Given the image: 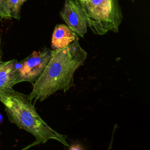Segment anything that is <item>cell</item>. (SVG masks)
Wrapping results in <instances>:
<instances>
[{"label": "cell", "mask_w": 150, "mask_h": 150, "mask_svg": "<svg viewBox=\"0 0 150 150\" xmlns=\"http://www.w3.org/2000/svg\"><path fill=\"white\" fill-rule=\"evenodd\" d=\"M60 13L66 25L77 36L84 38L87 33L88 23L83 8L72 0H65Z\"/></svg>", "instance_id": "cell-5"}, {"label": "cell", "mask_w": 150, "mask_h": 150, "mask_svg": "<svg viewBox=\"0 0 150 150\" xmlns=\"http://www.w3.org/2000/svg\"><path fill=\"white\" fill-rule=\"evenodd\" d=\"M54 50L45 47L33 51L26 59L18 62L16 83L28 81L32 83L40 78L47 65Z\"/></svg>", "instance_id": "cell-4"}, {"label": "cell", "mask_w": 150, "mask_h": 150, "mask_svg": "<svg viewBox=\"0 0 150 150\" xmlns=\"http://www.w3.org/2000/svg\"><path fill=\"white\" fill-rule=\"evenodd\" d=\"M132 1H134V0H132Z\"/></svg>", "instance_id": "cell-14"}, {"label": "cell", "mask_w": 150, "mask_h": 150, "mask_svg": "<svg viewBox=\"0 0 150 150\" xmlns=\"http://www.w3.org/2000/svg\"><path fill=\"white\" fill-rule=\"evenodd\" d=\"M73 1H74L75 3H76L78 5L80 6V0H72Z\"/></svg>", "instance_id": "cell-12"}, {"label": "cell", "mask_w": 150, "mask_h": 150, "mask_svg": "<svg viewBox=\"0 0 150 150\" xmlns=\"http://www.w3.org/2000/svg\"><path fill=\"white\" fill-rule=\"evenodd\" d=\"M0 17L8 19L12 18L8 9L6 0H0Z\"/></svg>", "instance_id": "cell-9"}, {"label": "cell", "mask_w": 150, "mask_h": 150, "mask_svg": "<svg viewBox=\"0 0 150 150\" xmlns=\"http://www.w3.org/2000/svg\"><path fill=\"white\" fill-rule=\"evenodd\" d=\"M1 59V36H0V61Z\"/></svg>", "instance_id": "cell-13"}, {"label": "cell", "mask_w": 150, "mask_h": 150, "mask_svg": "<svg viewBox=\"0 0 150 150\" xmlns=\"http://www.w3.org/2000/svg\"><path fill=\"white\" fill-rule=\"evenodd\" d=\"M68 150H86L84 147L80 143H73L69 145Z\"/></svg>", "instance_id": "cell-10"}, {"label": "cell", "mask_w": 150, "mask_h": 150, "mask_svg": "<svg viewBox=\"0 0 150 150\" xmlns=\"http://www.w3.org/2000/svg\"><path fill=\"white\" fill-rule=\"evenodd\" d=\"M78 36L66 25L58 24L53 30L51 47L53 50L62 49L74 42Z\"/></svg>", "instance_id": "cell-7"}, {"label": "cell", "mask_w": 150, "mask_h": 150, "mask_svg": "<svg viewBox=\"0 0 150 150\" xmlns=\"http://www.w3.org/2000/svg\"><path fill=\"white\" fill-rule=\"evenodd\" d=\"M88 26L96 35L118 32L122 15L118 0H80Z\"/></svg>", "instance_id": "cell-3"}, {"label": "cell", "mask_w": 150, "mask_h": 150, "mask_svg": "<svg viewBox=\"0 0 150 150\" xmlns=\"http://www.w3.org/2000/svg\"><path fill=\"white\" fill-rule=\"evenodd\" d=\"M17 60L0 61V93L12 88L16 84Z\"/></svg>", "instance_id": "cell-6"}, {"label": "cell", "mask_w": 150, "mask_h": 150, "mask_svg": "<svg viewBox=\"0 0 150 150\" xmlns=\"http://www.w3.org/2000/svg\"><path fill=\"white\" fill-rule=\"evenodd\" d=\"M26 0H6L8 9L11 18L19 19L22 5Z\"/></svg>", "instance_id": "cell-8"}, {"label": "cell", "mask_w": 150, "mask_h": 150, "mask_svg": "<svg viewBox=\"0 0 150 150\" xmlns=\"http://www.w3.org/2000/svg\"><path fill=\"white\" fill-rule=\"evenodd\" d=\"M38 144H39V142H38V141H35L34 142L32 143L31 144H30V145L26 146V147H25V148H22V149H20V150H28L29 148H31V147H32V146H35V145Z\"/></svg>", "instance_id": "cell-11"}, {"label": "cell", "mask_w": 150, "mask_h": 150, "mask_svg": "<svg viewBox=\"0 0 150 150\" xmlns=\"http://www.w3.org/2000/svg\"><path fill=\"white\" fill-rule=\"evenodd\" d=\"M86 52L81 47L79 38L67 46L54 50L43 73L33 83L32 92L28 96L32 103L42 101L59 90L66 92L74 86L73 74L83 65Z\"/></svg>", "instance_id": "cell-1"}, {"label": "cell", "mask_w": 150, "mask_h": 150, "mask_svg": "<svg viewBox=\"0 0 150 150\" xmlns=\"http://www.w3.org/2000/svg\"><path fill=\"white\" fill-rule=\"evenodd\" d=\"M0 101L5 107L9 120L32 134L39 144L54 139L69 146L67 135L56 132L40 118L28 96L11 88L0 93Z\"/></svg>", "instance_id": "cell-2"}]
</instances>
